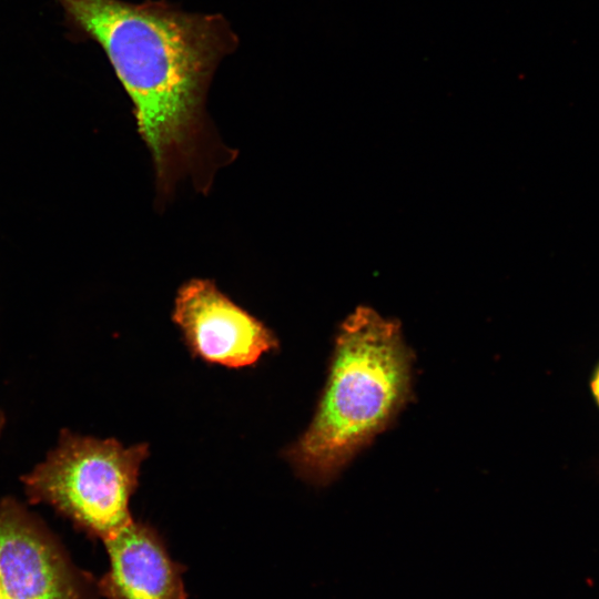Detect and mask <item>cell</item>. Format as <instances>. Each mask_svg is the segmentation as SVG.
<instances>
[{"mask_svg": "<svg viewBox=\"0 0 599 599\" xmlns=\"http://www.w3.org/2000/svg\"><path fill=\"white\" fill-rule=\"evenodd\" d=\"M72 26L106 54L130 97L162 189L184 171L202 135L209 84L237 45L220 14L166 1L57 0Z\"/></svg>", "mask_w": 599, "mask_h": 599, "instance_id": "1", "label": "cell"}, {"mask_svg": "<svg viewBox=\"0 0 599 599\" xmlns=\"http://www.w3.org/2000/svg\"><path fill=\"white\" fill-rule=\"evenodd\" d=\"M413 354L400 324L361 305L341 324L314 417L285 455L314 485L333 481L383 433L412 393Z\"/></svg>", "mask_w": 599, "mask_h": 599, "instance_id": "2", "label": "cell"}, {"mask_svg": "<svg viewBox=\"0 0 599 599\" xmlns=\"http://www.w3.org/2000/svg\"><path fill=\"white\" fill-rule=\"evenodd\" d=\"M146 444L123 446L62 430L44 461L22 477L31 502H45L103 541L126 526Z\"/></svg>", "mask_w": 599, "mask_h": 599, "instance_id": "3", "label": "cell"}, {"mask_svg": "<svg viewBox=\"0 0 599 599\" xmlns=\"http://www.w3.org/2000/svg\"><path fill=\"white\" fill-rule=\"evenodd\" d=\"M45 526L11 497L0 501V599H87Z\"/></svg>", "mask_w": 599, "mask_h": 599, "instance_id": "4", "label": "cell"}, {"mask_svg": "<svg viewBox=\"0 0 599 599\" xmlns=\"http://www.w3.org/2000/svg\"><path fill=\"white\" fill-rule=\"evenodd\" d=\"M173 321L192 353L209 363L250 366L277 347L272 331L206 280H193L180 288Z\"/></svg>", "mask_w": 599, "mask_h": 599, "instance_id": "5", "label": "cell"}, {"mask_svg": "<svg viewBox=\"0 0 599 599\" xmlns=\"http://www.w3.org/2000/svg\"><path fill=\"white\" fill-rule=\"evenodd\" d=\"M109 571L100 590L109 599H187L182 573L159 532L150 525L131 520L104 541Z\"/></svg>", "mask_w": 599, "mask_h": 599, "instance_id": "6", "label": "cell"}, {"mask_svg": "<svg viewBox=\"0 0 599 599\" xmlns=\"http://www.w3.org/2000/svg\"><path fill=\"white\" fill-rule=\"evenodd\" d=\"M591 387H592V393L599 404V367L596 372V375L592 379V384H591Z\"/></svg>", "mask_w": 599, "mask_h": 599, "instance_id": "7", "label": "cell"}, {"mask_svg": "<svg viewBox=\"0 0 599 599\" xmlns=\"http://www.w3.org/2000/svg\"><path fill=\"white\" fill-rule=\"evenodd\" d=\"M3 426H4V416L0 409V434L2 433Z\"/></svg>", "mask_w": 599, "mask_h": 599, "instance_id": "8", "label": "cell"}]
</instances>
